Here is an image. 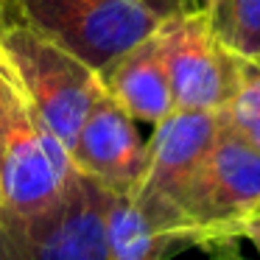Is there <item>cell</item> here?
<instances>
[{
	"label": "cell",
	"mask_w": 260,
	"mask_h": 260,
	"mask_svg": "<svg viewBox=\"0 0 260 260\" xmlns=\"http://www.w3.org/2000/svg\"><path fill=\"white\" fill-rule=\"evenodd\" d=\"M34 31L101 73L185 6L171 0H0Z\"/></svg>",
	"instance_id": "cell-1"
},
{
	"label": "cell",
	"mask_w": 260,
	"mask_h": 260,
	"mask_svg": "<svg viewBox=\"0 0 260 260\" xmlns=\"http://www.w3.org/2000/svg\"><path fill=\"white\" fill-rule=\"evenodd\" d=\"M0 59L42 126L70 151L87 112L107 92L101 76L17 17H0Z\"/></svg>",
	"instance_id": "cell-2"
},
{
	"label": "cell",
	"mask_w": 260,
	"mask_h": 260,
	"mask_svg": "<svg viewBox=\"0 0 260 260\" xmlns=\"http://www.w3.org/2000/svg\"><path fill=\"white\" fill-rule=\"evenodd\" d=\"M257 210L260 148L226 120L179 202L176 235L185 249L243 241V226Z\"/></svg>",
	"instance_id": "cell-3"
},
{
	"label": "cell",
	"mask_w": 260,
	"mask_h": 260,
	"mask_svg": "<svg viewBox=\"0 0 260 260\" xmlns=\"http://www.w3.org/2000/svg\"><path fill=\"white\" fill-rule=\"evenodd\" d=\"M70 151L42 126L23 87L0 59V213L28 218L62 196Z\"/></svg>",
	"instance_id": "cell-4"
},
{
	"label": "cell",
	"mask_w": 260,
	"mask_h": 260,
	"mask_svg": "<svg viewBox=\"0 0 260 260\" xmlns=\"http://www.w3.org/2000/svg\"><path fill=\"white\" fill-rule=\"evenodd\" d=\"M174 109L221 112L243 87L246 62L213 34L204 12L182 9L159 28Z\"/></svg>",
	"instance_id": "cell-5"
},
{
	"label": "cell",
	"mask_w": 260,
	"mask_h": 260,
	"mask_svg": "<svg viewBox=\"0 0 260 260\" xmlns=\"http://www.w3.org/2000/svg\"><path fill=\"white\" fill-rule=\"evenodd\" d=\"M224 126V109L221 112L174 109L154 126V135L148 137V171L135 193V202L159 230L174 235L176 241H179L176 235L179 202Z\"/></svg>",
	"instance_id": "cell-6"
},
{
	"label": "cell",
	"mask_w": 260,
	"mask_h": 260,
	"mask_svg": "<svg viewBox=\"0 0 260 260\" xmlns=\"http://www.w3.org/2000/svg\"><path fill=\"white\" fill-rule=\"evenodd\" d=\"M109 196L101 182L73 168L51 207L17 218L31 260H109Z\"/></svg>",
	"instance_id": "cell-7"
},
{
	"label": "cell",
	"mask_w": 260,
	"mask_h": 260,
	"mask_svg": "<svg viewBox=\"0 0 260 260\" xmlns=\"http://www.w3.org/2000/svg\"><path fill=\"white\" fill-rule=\"evenodd\" d=\"M135 123L137 120L104 92L87 112L70 148L76 168L118 196H135L148 171V140L140 137Z\"/></svg>",
	"instance_id": "cell-8"
},
{
	"label": "cell",
	"mask_w": 260,
	"mask_h": 260,
	"mask_svg": "<svg viewBox=\"0 0 260 260\" xmlns=\"http://www.w3.org/2000/svg\"><path fill=\"white\" fill-rule=\"evenodd\" d=\"M98 76L107 95H112L140 123L157 126L174 112V92H171L159 31L120 53Z\"/></svg>",
	"instance_id": "cell-9"
},
{
	"label": "cell",
	"mask_w": 260,
	"mask_h": 260,
	"mask_svg": "<svg viewBox=\"0 0 260 260\" xmlns=\"http://www.w3.org/2000/svg\"><path fill=\"white\" fill-rule=\"evenodd\" d=\"M109 260H168L182 243L159 230L140 207L135 196H109L107 213Z\"/></svg>",
	"instance_id": "cell-10"
},
{
	"label": "cell",
	"mask_w": 260,
	"mask_h": 260,
	"mask_svg": "<svg viewBox=\"0 0 260 260\" xmlns=\"http://www.w3.org/2000/svg\"><path fill=\"white\" fill-rule=\"evenodd\" d=\"M204 14L232 53L243 62H260V0H213Z\"/></svg>",
	"instance_id": "cell-11"
},
{
	"label": "cell",
	"mask_w": 260,
	"mask_h": 260,
	"mask_svg": "<svg viewBox=\"0 0 260 260\" xmlns=\"http://www.w3.org/2000/svg\"><path fill=\"white\" fill-rule=\"evenodd\" d=\"M226 120L241 132L246 140H252L260 148V64L246 62L243 87L235 95V101L224 109Z\"/></svg>",
	"instance_id": "cell-12"
},
{
	"label": "cell",
	"mask_w": 260,
	"mask_h": 260,
	"mask_svg": "<svg viewBox=\"0 0 260 260\" xmlns=\"http://www.w3.org/2000/svg\"><path fill=\"white\" fill-rule=\"evenodd\" d=\"M0 260H31L17 218L6 213H0Z\"/></svg>",
	"instance_id": "cell-13"
},
{
	"label": "cell",
	"mask_w": 260,
	"mask_h": 260,
	"mask_svg": "<svg viewBox=\"0 0 260 260\" xmlns=\"http://www.w3.org/2000/svg\"><path fill=\"white\" fill-rule=\"evenodd\" d=\"M204 252H207V260H246L241 252V241H235V238H232V241L213 243V246H207Z\"/></svg>",
	"instance_id": "cell-14"
},
{
	"label": "cell",
	"mask_w": 260,
	"mask_h": 260,
	"mask_svg": "<svg viewBox=\"0 0 260 260\" xmlns=\"http://www.w3.org/2000/svg\"><path fill=\"white\" fill-rule=\"evenodd\" d=\"M243 241H252L254 249L260 252V210L246 221V226H243Z\"/></svg>",
	"instance_id": "cell-15"
},
{
	"label": "cell",
	"mask_w": 260,
	"mask_h": 260,
	"mask_svg": "<svg viewBox=\"0 0 260 260\" xmlns=\"http://www.w3.org/2000/svg\"><path fill=\"white\" fill-rule=\"evenodd\" d=\"M210 3L213 0H187V9H193V12H207Z\"/></svg>",
	"instance_id": "cell-16"
},
{
	"label": "cell",
	"mask_w": 260,
	"mask_h": 260,
	"mask_svg": "<svg viewBox=\"0 0 260 260\" xmlns=\"http://www.w3.org/2000/svg\"><path fill=\"white\" fill-rule=\"evenodd\" d=\"M171 3H179V6H185V9H187V0H171Z\"/></svg>",
	"instance_id": "cell-17"
},
{
	"label": "cell",
	"mask_w": 260,
	"mask_h": 260,
	"mask_svg": "<svg viewBox=\"0 0 260 260\" xmlns=\"http://www.w3.org/2000/svg\"><path fill=\"white\" fill-rule=\"evenodd\" d=\"M254 64H260V62H254Z\"/></svg>",
	"instance_id": "cell-18"
}]
</instances>
